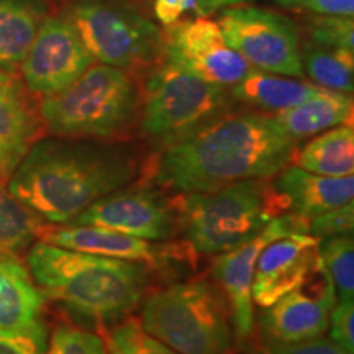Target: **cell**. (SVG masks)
<instances>
[{
  "instance_id": "6da1fadb",
  "label": "cell",
  "mask_w": 354,
  "mask_h": 354,
  "mask_svg": "<svg viewBox=\"0 0 354 354\" xmlns=\"http://www.w3.org/2000/svg\"><path fill=\"white\" fill-rule=\"evenodd\" d=\"M297 140L274 117L225 112L162 149L156 183L180 194L210 192L241 180L269 179L295 156Z\"/></svg>"
},
{
  "instance_id": "7a4b0ae2",
  "label": "cell",
  "mask_w": 354,
  "mask_h": 354,
  "mask_svg": "<svg viewBox=\"0 0 354 354\" xmlns=\"http://www.w3.org/2000/svg\"><path fill=\"white\" fill-rule=\"evenodd\" d=\"M136 154L95 140H38L7 180V190L35 215L64 225L138 177Z\"/></svg>"
},
{
  "instance_id": "3957f363",
  "label": "cell",
  "mask_w": 354,
  "mask_h": 354,
  "mask_svg": "<svg viewBox=\"0 0 354 354\" xmlns=\"http://www.w3.org/2000/svg\"><path fill=\"white\" fill-rule=\"evenodd\" d=\"M26 264L43 295L99 325L130 315L143 300L149 281L148 264L81 253L44 241L30 246Z\"/></svg>"
},
{
  "instance_id": "277c9868",
  "label": "cell",
  "mask_w": 354,
  "mask_h": 354,
  "mask_svg": "<svg viewBox=\"0 0 354 354\" xmlns=\"http://www.w3.org/2000/svg\"><path fill=\"white\" fill-rule=\"evenodd\" d=\"M140 107V91L127 71L94 63L64 91L41 97L39 115L59 138L104 141L125 133Z\"/></svg>"
},
{
  "instance_id": "5b68a950",
  "label": "cell",
  "mask_w": 354,
  "mask_h": 354,
  "mask_svg": "<svg viewBox=\"0 0 354 354\" xmlns=\"http://www.w3.org/2000/svg\"><path fill=\"white\" fill-rule=\"evenodd\" d=\"M266 180H241L177 198V223L190 250L201 254L225 253L253 238L281 215L284 205Z\"/></svg>"
},
{
  "instance_id": "8992f818",
  "label": "cell",
  "mask_w": 354,
  "mask_h": 354,
  "mask_svg": "<svg viewBox=\"0 0 354 354\" xmlns=\"http://www.w3.org/2000/svg\"><path fill=\"white\" fill-rule=\"evenodd\" d=\"M140 323L179 354H232V310L220 287L203 279L149 294L141 300Z\"/></svg>"
},
{
  "instance_id": "52a82bcc",
  "label": "cell",
  "mask_w": 354,
  "mask_h": 354,
  "mask_svg": "<svg viewBox=\"0 0 354 354\" xmlns=\"http://www.w3.org/2000/svg\"><path fill=\"white\" fill-rule=\"evenodd\" d=\"M230 100L228 87L203 81L166 59L146 82L141 128L166 148L228 112Z\"/></svg>"
},
{
  "instance_id": "ba28073f",
  "label": "cell",
  "mask_w": 354,
  "mask_h": 354,
  "mask_svg": "<svg viewBox=\"0 0 354 354\" xmlns=\"http://www.w3.org/2000/svg\"><path fill=\"white\" fill-rule=\"evenodd\" d=\"M95 63L130 69L162 53L161 32L133 8L112 0H79L66 13Z\"/></svg>"
},
{
  "instance_id": "9c48e42d",
  "label": "cell",
  "mask_w": 354,
  "mask_h": 354,
  "mask_svg": "<svg viewBox=\"0 0 354 354\" xmlns=\"http://www.w3.org/2000/svg\"><path fill=\"white\" fill-rule=\"evenodd\" d=\"M221 32L251 68L304 79L302 46L297 26L289 17L269 8L240 3L218 12Z\"/></svg>"
},
{
  "instance_id": "30bf717a",
  "label": "cell",
  "mask_w": 354,
  "mask_h": 354,
  "mask_svg": "<svg viewBox=\"0 0 354 354\" xmlns=\"http://www.w3.org/2000/svg\"><path fill=\"white\" fill-rule=\"evenodd\" d=\"M161 38L166 59L216 86L232 87L253 69L230 46L216 20L209 17L166 25Z\"/></svg>"
},
{
  "instance_id": "8fae6325",
  "label": "cell",
  "mask_w": 354,
  "mask_h": 354,
  "mask_svg": "<svg viewBox=\"0 0 354 354\" xmlns=\"http://www.w3.org/2000/svg\"><path fill=\"white\" fill-rule=\"evenodd\" d=\"M94 63L68 17H46L20 66L21 81L33 95H55Z\"/></svg>"
},
{
  "instance_id": "7c38bea8",
  "label": "cell",
  "mask_w": 354,
  "mask_h": 354,
  "mask_svg": "<svg viewBox=\"0 0 354 354\" xmlns=\"http://www.w3.org/2000/svg\"><path fill=\"white\" fill-rule=\"evenodd\" d=\"M294 233H308V220L295 214H281L253 238L216 256L214 272L232 310L234 336L240 343L250 338L254 330L251 284L258 256L268 243Z\"/></svg>"
},
{
  "instance_id": "4fadbf2b",
  "label": "cell",
  "mask_w": 354,
  "mask_h": 354,
  "mask_svg": "<svg viewBox=\"0 0 354 354\" xmlns=\"http://www.w3.org/2000/svg\"><path fill=\"white\" fill-rule=\"evenodd\" d=\"M73 225L113 230L148 241H165L177 227V212L159 190L148 185H127L87 207Z\"/></svg>"
},
{
  "instance_id": "5bb4252c",
  "label": "cell",
  "mask_w": 354,
  "mask_h": 354,
  "mask_svg": "<svg viewBox=\"0 0 354 354\" xmlns=\"http://www.w3.org/2000/svg\"><path fill=\"white\" fill-rule=\"evenodd\" d=\"M335 304V286L320 258L304 284L264 308L261 318L264 335L276 344L320 338L328 330Z\"/></svg>"
},
{
  "instance_id": "9a60e30c",
  "label": "cell",
  "mask_w": 354,
  "mask_h": 354,
  "mask_svg": "<svg viewBox=\"0 0 354 354\" xmlns=\"http://www.w3.org/2000/svg\"><path fill=\"white\" fill-rule=\"evenodd\" d=\"M320 240L308 233H294L268 243L256 261L251 284V299L261 308H268L297 289L310 276L318 261Z\"/></svg>"
},
{
  "instance_id": "2e32d148",
  "label": "cell",
  "mask_w": 354,
  "mask_h": 354,
  "mask_svg": "<svg viewBox=\"0 0 354 354\" xmlns=\"http://www.w3.org/2000/svg\"><path fill=\"white\" fill-rule=\"evenodd\" d=\"M43 128L39 105L21 77L0 69V183H7Z\"/></svg>"
},
{
  "instance_id": "e0dca14e",
  "label": "cell",
  "mask_w": 354,
  "mask_h": 354,
  "mask_svg": "<svg viewBox=\"0 0 354 354\" xmlns=\"http://www.w3.org/2000/svg\"><path fill=\"white\" fill-rule=\"evenodd\" d=\"M38 238L39 241L66 248V250L143 264L159 263L176 253L172 246L158 245V241L141 240L130 234L91 227V225L64 223L61 227H44L43 225Z\"/></svg>"
},
{
  "instance_id": "ac0fdd59",
  "label": "cell",
  "mask_w": 354,
  "mask_h": 354,
  "mask_svg": "<svg viewBox=\"0 0 354 354\" xmlns=\"http://www.w3.org/2000/svg\"><path fill=\"white\" fill-rule=\"evenodd\" d=\"M271 184L284 209L305 220L353 202L354 177H326L287 166Z\"/></svg>"
},
{
  "instance_id": "d6986e66",
  "label": "cell",
  "mask_w": 354,
  "mask_h": 354,
  "mask_svg": "<svg viewBox=\"0 0 354 354\" xmlns=\"http://www.w3.org/2000/svg\"><path fill=\"white\" fill-rule=\"evenodd\" d=\"M44 295L15 254L0 253V333L19 335L44 326Z\"/></svg>"
},
{
  "instance_id": "ffe728a7",
  "label": "cell",
  "mask_w": 354,
  "mask_h": 354,
  "mask_svg": "<svg viewBox=\"0 0 354 354\" xmlns=\"http://www.w3.org/2000/svg\"><path fill=\"white\" fill-rule=\"evenodd\" d=\"M272 117L287 135L294 140H302L330 128L353 125V97L322 87L315 95L294 107L276 112Z\"/></svg>"
},
{
  "instance_id": "44dd1931",
  "label": "cell",
  "mask_w": 354,
  "mask_h": 354,
  "mask_svg": "<svg viewBox=\"0 0 354 354\" xmlns=\"http://www.w3.org/2000/svg\"><path fill=\"white\" fill-rule=\"evenodd\" d=\"M320 88L304 79L281 76L253 68L240 82L228 87V91L232 99L276 113L307 100Z\"/></svg>"
},
{
  "instance_id": "7402d4cb",
  "label": "cell",
  "mask_w": 354,
  "mask_h": 354,
  "mask_svg": "<svg viewBox=\"0 0 354 354\" xmlns=\"http://www.w3.org/2000/svg\"><path fill=\"white\" fill-rule=\"evenodd\" d=\"M46 17L41 0H0V69H20Z\"/></svg>"
},
{
  "instance_id": "603a6c76",
  "label": "cell",
  "mask_w": 354,
  "mask_h": 354,
  "mask_svg": "<svg viewBox=\"0 0 354 354\" xmlns=\"http://www.w3.org/2000/svg\"><path fill=\"white\" fill-rule=\"evenodd\" d=\"M297 166L326 177H348L354 172L353 125H339L320 133L295 154Z\"/></svg>"
},
{
  "instance_id": "cb8c5ba5",
  "label": "cell",
  "mask_w": 354,
  "mask_h": 354,
  "mask_svg": "<svg viewBox=\"0 0 354 354\" xmlns=\"http://www.w3.org/2000/svg\"><path fill=\"white\" fill-rule=\"evenodd\" d=\"M302 66L305 76L315 86L353 94L354 51L312 43L302 48Z\"/></svg>"
},
{
  "instance_id": "d4e9b609",
  "label": "cell",
  "mask_w": 354,
  "mask_h": 354,
  "mask_svg": "<svg viewBox=\"0 0 354 354\" xmlns=\"http://www.w3.org/2000/svg\"><path fill=\"white\" fill-rule=\"evenodd\" d=\"M43 220L13 198L0 183V253L19 254L33 245Z\"/></svg>"
},
{
  "instance_id": "484cf974",
  "label": "cell",
  "mask_w": 354,
  "mask_h": 354,
  "mask_svg": "<svg viewBox=\"0 0 354 354\" xmlns=\"http://www.w3.org/2000/svg\"><path fill=\"white\" fill-rule=\"evenodd\" d=\"M322 263L331 277L338 300L354 297V241L351 234H339L320 240Z\"/></svg>"
},
{
  "instance_id": "4316f807",
  "label": "cell",
  "mask_w": 354,
  "mask_h": 354,
  "mask_svg": "<svg viewBox=\"0 0 354 354\" xmlns=\"http://www.w3.org/2000/svg\"><path fill=\"white\" fill-rule=\"evenodd\" d=\"M105 344L109 354H179L146 333L138 320H128L115 326Z\"/></svg>"
},
{
  "instance_id": "83f0119b",
  "label": "cell",
  "mask_w": 354,
  "mask_h": 354,
  "mask_svg": "<svg viewBox=\"0 0 354 354\" xmlns=\"http://www.w3.org/2000/svg\"><path fill=\"white\" fill-rule=\"evenodd\" d=\"M312 43L354 51V17L313 15L308 20Z\"/></svg>"
},
{
  "instance_id": "f1b7e54d",
  "label": "cell",
  "mask_w": 354,
  "mask_h": 354,
  "mask_svg": "<svg viewBox=\"0 0 354 354\" xmlns=\"http://www.w3.org/2000/svg\"><path fill=\"white\" fill-rule=\"evenodd\" d=\"M253 0H153V12L162 25H171L183 20L184 15L209 17L223 8Z\"/></svg>"
},
{
  "instance_id": "f546056e",
  "label": "cell",
  "mask_w": 354,
  "mask_h": 354,
  "mask_svg": "<svg viewBox=\"0 0 354 354\" xmlns=\"http://www.w3.org/2000/svg\"><path fill=\"white\" fill-rule=\"evenodd\" d=\"M44 354H109L107 344L92 331L61 325L53 331Z\"/></svg>"
},
{
  "instance_id": "4dcf8cb0",
  "label": "cell",
  "mask_w": 354,
  "mask_h": 354,
  "mask_svg": "<svg viewBox=\"0 0 354 354\" xmlns=\"http://www.w3.org/2000/svg\"><path fill=\"white\" fill-rule=\"evenodd\" d=\"M354 230V203L348 202L308 220V234L325 240L339 234H351Z\"/></svg>"
},
{
  "instance_id": "1f68e13d",
  "label": "cell",
  "mask_w": 354,
  "mask_h": 354,
  "mask_svg": "<svg viewBox=\"0 0 354 354\" xmlns=\"http://www.w3.org/2000/svg\"><path fill=\"white\" fill-rule=\"evenodd\" d=\"M354 302L353 300H338L330 312L328 328L330 342L342 348L348 354L354 353V335H353Z\"/></svg>"
},
{
  "instance_id": "d6a6232c",
  "label": "cell",
  "mask_w": 354,
  "mask_h": 354,
  "mask_svg": "<svg viewBox=\"0 0 354 354\" xmlns=\"http://www.w3.org/2000/svg\"><path fill=\"white\" fill-rule=\"evenodd\" d=\"M46 326L19 335L0 333V354H44L46 351Z\"/></svg>"
},
{
  "instance_id": "836d02e7",
  "label": "cell",
  "mask_w": 354,
  "mask_h": 354,
  "mask_svg": "<svg viewBox=\"0 0 354 354\" xmlns=\"http://www.w3.org/2000/svg\"><path fill=\"white\" fill-rule=\"evenodd\" d=\"M277 6L313 15L354 17V0H274Z\"/></svg>"
},
{
  "instance_id": "e575fe53",
  "label": "cell",
  "mask_w": 354,
  "mask_h": 354,
  "mask_svg": "<svg viewBox=\"0 0 354 354\" xmlns=\"http://www.w3.org/2000/svg\"><path fill=\"white\" fill-rule=\"evenodd\" d=\"M254 354H348L338 348L333 342L325 338L308 339V342L290 343V344H276L274 348L266 349V351Z\"/></svg>"
}]
</instances>
